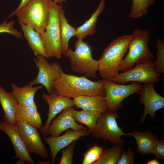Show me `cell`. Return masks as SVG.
<instances>
[{"instance_id": "6da1fadb", "label": "cell", "mask_w": 164, "mask_h": 164, "mask_svg": "<svg viewBox=\"0 0 164 164\" xmlns=\"http://www.w3.org/2000/svg\"><path fill=\"white\" fill-rule=\"evenodd\" d=\"M53 92L69 98L82 96H104L105 89L102 80L94 82L86 77H78L65 73L62 69L59 77L55 80Z\"/></svg>"}, {"instance_id": "7a4b0ae2", "label": "cell", "mask_w": 164, "mask_h": 164, "mask_svg": "<svg viewBox=\"0 0 164 164\" xmlns=\"http://www.w3.org/2000/svg\"><path fill=\"white\" fill-rule=\"evenodd\" d=\"M149 31L139 28L135 29L130 35L128 52L120 63L119 71L124 72L132 69L135 65L152 60L154 54L149 49Z\"/></svg>"}, {"instance_id": "3957f363", "label": "cell", "mask_w": 164, "mask_h": 164, "mask_svg": "<svg viewBox=\"0 0 164 164\" xmlns=\"http://www.w3.org/2000/svg\"><path fill=\"white\" fill-rule=\"evenodd\" d=\"M130 38V35L120 36L104 50L98 60V70L103 79L110 80L119 73V66L128 50Z\"/></svg>"}, {"instance_id": "277c9868", "label": "cell", "mask_w": 164, "mask_h": 164, "mask_svg": "<svg viewBox=\"0 0 164 164\" xmlns=\"http://www.w3.org/2000/svg\"><path fill=\"white\" fill-rule=\"evenodd\" d=\"M74 49L73 51L69 48L62 53L70 59L72 70L87 78H95L99 61L93 58L91 46L83 39H77L74 43Z\"/></svg>"}, {"instance_id": "5b68a950", "label": "cell", "mask_w": 164, "mask_h": 164, "mask_svg": "<svg viewBox=\"0 0 164 164\" xmlns=\"http://www.w3.org/2000/svg\"><path fill=\"white\" fill-rule=\"evenodd\" d=\"M52 0H30L16 14L19 24L28 25L40 34L48 24Z\"/></svg>"}, {"instance_id": "8992f818", "label": "cell", "mask_w": 164, "mask_h": 164, "mask_svg": "<svg viewBox=\"0 0 164 164\" xmlns=\"http://www.w3.org/2000/svg\"><path fill=\"white\" fill-rule=\"evenodd\" d=\"M60 4L53 1L50 11L49 21L40 37L46 52L49 58L60 59L62 55L59 12Z\"/></svg>"}, {"instance_id": "52a82bcc", "label": "cell", "mask_w": 164, "mask_h": 164, "mask_svg": "<svg viewBox=\"0 0 164 164\" xmlns=\"http://www.w3.org/2000/svg\"><path fill=\"white\" fill-rule=\"evenodd\" d=\"M118 117L116 112L107 110L101 113L90 134L96 139L108 140L114 145L124 144L125 142L120 137L127 133L123 132L118 125L116 119Z\"/></svg>"}, {"instance_id": "ba28073f", "label": "cell", "mask_w": 164, "mask_h": 164, "mask_svg": "<svg viewBox=\"0 0 164 164\" xmlns=\"http://www.w3.org/2000/svg\"><path fill=\"white\" fill-rule=\"evenodd\" d=\"M105 89L104 96L107 110L116 112L122 106V102L125 98L135 93H138L142 85L134 82L128 85L115 83L108 80H102Z\"/></svg>"}, {"instance_id": "9c48e42d", "label": "cell", "mask_w": 164, "mask_h": 164, "mask_svg": "<svg viewBox=\"0 0 164 164\" xmlns=\"http://www.w3.org/2000/svg\"><path fill=\"white\" fill-rule=\"evenodd\" d=\"M161 74L155 70L153 62L151 60L136 64L131 69L119 73L109 80L115 83L124 84L130 81L139 83H158Z\"/></svg>"}, {"instance_id": "30bf717a", "label": "cell", "mask_w": 164, "mask_h": 164, "mask_svg": "<svg viewBox=\"0 0 164 164\" xmlns=\"http://www.w3.org/2000/svg\"><path fill=\"white\" fill-rule=\"evenodd\" d=\"M36 56L34 60L35 66L38 69V73L29 84L33 86L41 85L45 88L49 94H51L53 92L54 81L60 76L62 69L56 63H50L46 58L41 55Z\"/></svg>"}, {"instance_id": "8fae6325", "label": "cell", "mask_w": 164, "mask_h": 164, "mask_svg": "<svg viewBox=\"0 0 164 164\" xmlns=\"http://www.w3.org/2000/svg\"><path fill=\"white\" fill-rule=\"evenodd\" d=\"M16 124L28 151L36 154L43 159L47 158L48 153L38 128L24 122L16 121Z\"/></svg>"}, {"instance_id": "7c38bea8", "label": "cell", "mask_w": 164, "mask_h": 164, "mask_svg": "<svg viewBox=\"0 0 164 164\" xmlns=\"http://www.w3.org/2000/svg\"><path fill=\"white\" fill-rule=\"evenodd\" d=\"M155 84L146 83L142 85L138 93L140 95L139 102L144 105V112L140 122L143 123L147 114L151 118H155V112L164 107V97L157 93L154 86Z\"/></svg>"}, {"instance_id": "4fadbf2b", "label": "cell", "mask_w": 164, "mask_h": 164, "mask_svg": "<svg viewBox=\"0 0 164 164\" xmlns=\"http://www.w3.org/2000/svg\"><path fill=\"white\" fill-rule=\"evenodd\" d=\"M42 98L48 104L49 112L45 125L39 128L43 136H46L47 132L52 119L59 113L65 109L75 106L73 99L55 93L50 94L43 93Z\"/></svg>"}, {"instance_id": "5bb4252c", "label": "cell", "mask_w": 164, "mask_h": 164, "mask_svg": "<svg viewBox=\"0 0 164 164\" xmlns=\"http://www.w3.org/2000/svg\"><path fill=\"white\" fill-rule=\"evenodd\" d=\"M75 110L73 107H70L62 110L58 117L51 121L47 132L46 136H58L68 129L73 130L87 129V127L78 124L74 119L73 114Z\"/></svg>"}, {"instance_id": "9a60e30c", "label": "cell", "mask_w": 164, "mask_h": 164, "mask_svg": "<svg viewBox=\"0 0 164 164\" xmlns=\"http://www.w3.org/2000/svg\"><path fill=\"white\" fill-rule=\"evenodd\" d=\"M62 135L54 137L43 136L42 138L49 146L52 156L51 164L55 162L56 156L59 152L74 141L90 134L87 129L73 130L68 129Z\"/></svg>"}, {"instance_id": "2e32d148", "label": "cell", "mask_w": 164, "mask_h": 164, "mask_svg": "<svg viewBox=\"0 0 164 164\" xmlns=\"http://www.w3.org/2000/svg\"><path fill=\"white\" fill-rule=\"evenodd\" d=\"M1 131L7 135L13 145L15 155L12 159L18 158L31 164H34V161L21 138L17 125L9 124L2 121L0 122V131Z\"/></svg>"}, {"instance_id": "e0dca14e", "label": "cell", "mask_w": 164, "mask_h": 164, "mask_svg": "<svg viewBox=\"0 0 164 164\" xmlns=\"http://www.w3.org/2000/svg\"><path fill=\"white\" fill-rule=\"evenodd\" d=\"M0 103L3 111L4 121L16 124L15 116L19 104L12 92H6L0 85Z\"/></svg>"}, {"instance_id": "ac0fdd59", "label": "cell", "mask_w": 164, "mask_h": 164, "mask_svg": "<svg viewBox=\"0 0 164 164\" xmlns=\"http://www.w3.org/2000/svg\"><path fill=\"white\" fill-rule=\"evenodd\" d=\"M75 106L77 108L94 111L103 113L107 110L104 96H82L73 98Z\"/></svg>"}, {"instance_id": "d6986e66", "label": "cell", "mask_w": 164, "mask_h": 164, "mask_svg": "<svg viewBox=\"0 0 164 164\" xmlns=\"http://www.w3.org/2000/svg\"><path fill=\"white\" fill-rule=\"evenodd\" d=\"M15 119L16 122L26 123L39 129L42 126L41 119L35 102L27 106L19 104Z\"/></svg>"}, {"instance_id": "ffe728a7", "label": "cell", "mask_w": 164, "mask_h": 164, "mask_svg": "<svg viewBox=\"0 0 164 164\" xmlns=\"http://www.w3.org/2000/svg\"><path fill=\"white\" fill-rule=\"evenodd\" d=\"M11 86L12 92L19 104L24 106L33 104L35 102L34 98L36 93L43 87L41 85L34 87L29 84L19 87L14 83L11 84Z\"/></svg>"}, {"instance_id": "44dd1931", "label": "cell", "mask_w": 164, "mask_h": 164, "mask_svg": "<svg viewBox=\"0 0 164 164\" xmlns=\"http://www.w3.org/2000/svg\"><path fill=\"white\" fill-rule=\"evenodd\" d=\"M133 136L137 144V152L141 154H152L153 147L158 139V136L149 131L140 132L137 130L127 133Z\"/></svg>"}, {"instance_id": "7402d4cb", "label": "cell", "mask_w": 164, "mask_h": 164, "mask_svg": "<svg viewBox=\"0 0 164 164\" xmlns=\"http://www.w3.org/2000/svg\"><path fill=\"white\" fill-rule=\"evenodd\" d=\"M106 0H100L98 5L90 18L80 26L76 28L75 36L77 39H83L86 36L93 35L96 32L98 17L105 9Z\"/></svg>"}, {"instance_id": "603a6c76", "label": "cell", "mask_w": 164, "mask_h": 164, "mask_svg": "<svg viewBox=\"0 0 164 164\" xmlns=\"http://www.w3.org/2000/svg\"><path fill=\"white\" fill-rule=\"evenodd\" d=\"M20 25L24 36L34 54L36 56L41 55L46 59L49 58L46 53L40 33L28 25L23 24Z\"/></svg>"}, {"instance_id": "cb8c5ba5", "label": "cell", "mask_w": 164, "mask_h": 164, "mask_svg": "<svg viewBox=\"0 0 164 164\" xmlns=\"http://www.w3.org/2000/svg\"><path fill=\"white\" fill-rule=\"evenodd\" d=\"M60 4L59 19L63 53L70 48L69 41L72 37L75 36L77 30L76 28L68 22L65 16V11L63 9V4Z\"/></svg>"}, {"instance_id": "d4e9b609", "label": "cell", "mask_w": 164, "mask_h": 164, "mask_svg": "<svg viewBox=\"0 0 164 164\" xmlns=\"http://www.w3.org/2000/svg\"><path fill=\"white\" fill-rule=\"evenodd\" d=\"M101 113L92 110L82 109L77 111L75 110L73 114V118L76 121L85 125L90 133L94 128L97 120Z\"/></svg>"}, {"instance_id": "484cf974", "label": "cell", "mask_w": 164, "mask_h": 164, "mask_svg": "<svg viewBox=\"0 0 164 164\" xmlns=\"http://www.w3.org/2000/svg\"><path fill=\"white\" fill-rule=\"evenodd\" d=\"M122 149L121 145H115L105 149L100 158L93 164H117Z\"/></svg>"}, {"instance_id": "4316f807", "label": "cell", "mask_w": 164, "mask_h": 164, "mask_svg": "<svg viewBox=\"0 0 164 164\" xmlns=\"http://www.w3.org/2000/svg\"><path fill=\"white\" fill-rule=\"evenodd\" d=\"M156 0H132L129 16L132 18H140L146 14L148 10Z\"/></svg>"}, {"instance_id": "83f0119b", "label": "cell", "mask_w": 164, "mask_h": 164, "mask_svg": "<svg viewBox=\"0 0 164 164\" xmlns=\"http://www.w3.org/2000/svg\"><path fill=\"white\" fill-rule=\"evenodd\" d=\"M103 146L94 145L88 149L83 155L82 164H93L100 157L103 151Z\"/></svg>"}, {"instance_id": "f1b7e54d", "label": "cell", "mask_w": 164, "mask_h": 164, "mask_svg": "<svg viewBox=\"0 0 164 164\" xmlns=\"http://www.w3.org/2000/svg\"><path fill=\"white\" fill-rule=\"evenodd\" d=\"M157 51L156 58L153 62L155 71L161 73H164V41L158 39L156 42Z\"/></svg>"}, {"instance_id": "f546056e", "label": "cell", "mask_w": 164, "mask_h": 164, "mask_svg": "<svg viewBox=\"0 0 164 164\" xmlns=\"http://www.w3.org/2000/svg\"><path fill=\"white\" fill-rule=\"evenodd\" d=\"M76 141H74L62 150V155L59 164L73 163V149L75 146Z\"/></svg>"}, {"instance_id": "4dcf8cb0", "label": "cell", "mask_w": 164, "mask_h": 164, "mask_svg": "<svg viewBox=\"0 0 164 164\" xmlns=\"http://www.w3.org/2000/svg\"><path fill=\"white\" fill-rule=\"evenodd\" d=\"M15 21L12 20L9 22H4L0 25V34L7 33L11 34L17 38L22 37L21 32L18 31L14 27Z\"/></svg>"}, {"instance_id": "1f68e13d", "label": "cell", "mask_w": 164, "mask_h": 164, "mask_svg": "<svg viewBox=\"0 0 164 164\" xmlns=\"http://www.w3.org/2000/svg\"><path fill=\"white\" fill-rule=\"evenodd\" d=\"M134 155L132 148L126 151L122 150L121 156L117 164H133Z\"/></svg>"}, {"instance_id": "d6a6232c", "label": "cell", "mask_w": 164, "mask_h": 164, "mask_svg": "<svg viewBox=\"0 0 164 164\" xmlns=\"http://www.w3.org/2000/svg\"><path fill=\"white\" fill-rule=\"evenodd\" d=\"M152 154L154 155L158 159L164 160V141L158 139L152 149Z\"/></svg>"}, {"instance_id": "836d02e7", "label": "cell", "mask_w": 164, "mask_h": 164, "mask_svg": "<svg viewBox=\"0 0 164 164\" xmlns=\"http://www.w3.org/2000/svg\"><path fill=\"white\" fill-rule=\"evenodd\" d=\"M30 0H21V2L17 8L14 11L11 13L9 18L15 15L16 13L22 8L26 6Z\"/></svg>"}, {"instance_id": "e575fe53", "label": "cell", "mask_w": 164, "mask_h": 164, "mask_svg": "<svg viewBox=\"0 0 164 164\" xmlns=\"http://www.w3.org/2000/svg\"><path fill=\"white\" fill-rule=\"evenodd\" d=\"M146 164H160V163L156 159L149 160L147 162Z\"/></svg>"}, {"instance_id": "d590c367", "label": "cell", "mask_w": 164, "mask_h": 164, "mask_svg": "<svg viewBox=\"0 0 164 164\" xmlns=\"http://www.w3.org/2000/svg\"><path fill=\"white\" fill-rule=\"evenodd\" d=\"M55 3L58 4H63V3L66 2V0H53Z\"/></svg>"}, {"instance_id": "8d00e7d4", "label": "cell", "mask_w": 164, "mask_h": 164, "mask_svg": "<svg viewBox=\"0 0 164 164\" xmlns=\"http://www.w3.org/2000/svg\"><path fill=\"white\" fill-rule=\"evenodd\" d=\"M50 162L49 161H46L43 162L41 161L39 164H50Z\"/></svg>"}, {"instance_id": "74e56055", "label": "cell", "mask_w": 164, "mask_h": 164, "mask_svg": "<svg viewBox=\"0 0 164 164\" xmlns=\"http://www.w3.org/2000/svg\"><path fill=\"white\" fill-rule=\"evenodd\" d=\"M25 162V161L23 160L19 159V160L16 164H24Z\"/></svg>"}]
</instances>
